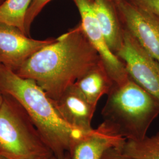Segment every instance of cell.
Listing matches in <instances>:
<instances>
[{
    "mask_svg": "<svg viewBox=\"0 0 159 159\" xmlns=\"http://www.w3.org/2000/svg\"><path fill=\"white\" fill-rule=\"evenodd\" d=\"M102 114L127 141H138L147 136L159 116V101L129 75L114 84Z\"/></svg>",
    "mask_w": 159,
    "mask_h": 159,
    "instance_id": "cell-3",
    "label": "cell"
},
{
    "mask_svg": "<svg viewBox=\"0 0 159 159\" xmlns=\"http://www.w3.org/2000/svg\"><path fill=\"white\" fill-rule=\"evenodd\" d=\"M54 40L32 39L17 27L0 23V64L15 71Z\"/></svg>",
    "mask_w": 159,
    "mask_h": 159,
    "instance_id": "cell-8",
    "label": "cell"
},
{
    "mask_svg": "<svg viewBox=\"0 0 159 159\" xmlns=\"http://www.w3.org/2000/svg\"><path fill=\"white\" fill-rule=\"evenodd\" d=\"M52 102L58 113L69 125L83 133L93 129L91 122L96 107L89 102L74 84Z\"/></svg>",
    "mask_w": 159,
    "mask_h": 159,
    "instance_id": "cell-10",
    "label": "cell"
},
{
    "mask_svg": "<svg viewBox=\"0 0 159 159\" xmlns=\"http://www.w3.org/2000/svg\"><path fill=\"white\" fill-rule=\"evenodd\" d=\"M122 148H112L109 149L101 159H133L123 152Z\"/></svg>",
    "mask_w": 159,
    "mask_h": 159,
    "instance_id": "cell-17",
    "label": "cell"
},
{
    "mask_svg": "<svg viewBox=\"0 0 159 159\" xmlns=\"http://www.w3.org/2000/svg\"><path fill=\"white\" fill-rule=\"evenodd\" d=\"M137 5L159 16V0H130Z\"/></svg>",
    "mask_w": 159,
    "mask_h": 159,
    "instance_id": "cell-16",
    "label": "cell"
},
{
    "mask_svg": "<svg viewBox=\"0 0 159 159\" xmlns=\"http://www.w3.org/2000/svg\"><path fill=\"white\" fill-rule=\"evenodd\" d=\"M97 22L110 50L116 54L123 46L125 29L114 0H91Z\"/></svg>",
    "mask_w": 159,
    "mask_h": 159,
    "instance_id": "cell-11",
    "label": "cell"
},
{
    "mask_svg": "<svg viewBox=\"0 0 159 159\" xmlns=\"http://www.w3.org/2000/svg\"><path fill=\"white\" fill-rule=\"evenodd\" d=\"M33 1L6 0L0 5V23L16 27L27 34L25 29V18Z\"/></svg>",
    "mask_w": 159,
    "mask_h": 159,
    "instance_id": "cell-13",
    "label": "cell"
},
{
    "mask_svg": "<svg viewBox=\"0 0 159 159\" xmlns=\"http://www.w3.org/2000/svg\"><path fill=\"white\" fill-rule=\"evenodd\" d=\"M50 159H71V158H70V156L69 153H67L66 155V156H65L63 159H58L57 157H56L55 156H53V157H52Z\"/></svg>",
    "mask_w": 159,
    "mask_h": 159,
    "instance_id": "cell-19",
    "label": "cell"
},
{
    "mask_svg": "<svg viewBox=\"0 0 159 159\" xmlns=\"http://www.w3.org/2000/svg\"><path fill=\"white\" fill-rule=\"evenodd\" d=\"M4 96L0 90V106H1V104H2V102H4Z\"/></svg>",
    "mask_w": 159,
    "mask_h": 159,
    "instance_id": "cell-18",
    "label": "cell"
},
{
    "mask_svg": "<svg viewBox=\"0 0 159 159\" xmlns=\"http://www.w3.org/2000/svg\"><path fill=\"white\" fill-rule=\"evenodd\" d=\"M102 62L80 24L34 53L15 72L33 80L52 100Z\"/></svg>",
    "mask_w": 159,
    "mask_h": 159,
    "instance_id": "cell-1",
    "label": "cell"
},
{
    "mask_svg": "<svg viewBox=\"0 0 159 159\" xmlns=\"http://www.w3.org/2000/svg\"><path fill=\"white\" fill-rule=\"evenodd\" d=\"M123 152L133 159H159V132L138 141H126Z\"/></svg>",
    "mask_w": 159,
    "mask_h": 159,
    "instance_id": "cell-14",
    "label": "cell"
},
{
    "mask_svg": "<svg viewBox=\"0 0 159 159\" xmlns=\"http://www.w3.org/2000/svg\"><path fill=\"white\" fill-rule=\"evenodd\" d=\"M0 159H9V158H8L7 157H6L5 156H4V155H2V154H0Z\"/></svg>",
    "mask_w": 159,
    "mask_h": 159,
    "instance_id": "cell-20",
    "label": "cell"
},
{
    "mask_svg": "<svg viewBox=\"0 0 159 159\" xmlns=\"http://www.w3.org/2000/svg\"><path fill=\"white\" fill-rule=\"evenodd\" d=\"M114 84L113 80L102 61L78 80L74 85L89 102L97 107L98 100L108 94Z\"/></svg>",
    "mask_w": 159,
    "mask_h": 159,
    "instance_id": "cell-12",
    "label": "cell"
},
{
    "mask_svg": "<svg viewBox=\"0 0 159 159\" xmlns=\"http://www.w3.org/2000/svg\"><path fill=\"white\" fill-rule=\"evenodd\" d=\"M4 96L0 106V154L10 159H50L54 156L23 109Z\"/></svg>",
    "mask_w": 159,
    "mask_h": 159,
    "instance_id": "cell-4",
    "label": "cell"
},
{
    "mask_svg": "<svg viewBox=\"0 0 159 159\" xmlns=\"http://www.w3.org/2000/svg\"><path fill=\"white\" fill-rule=\"evenodd\" d=\"M116 55L131 77L159 101V63L125 29L123 46Z\"/></svg>",
    "mask_w": 159,
    "mask_h": 159,
    "instance_id": "cell-6",
    "label": "cell"
},
{
    "mask_svg": "<svg viewBox=\"0 0 159 159\" xmlns=\"http://www.w3.org/2000/svg\"><path fill=\"white\" fill-rule=\"evenodd\" d=\"M126 140L106 121L96 129L85 133L71 145V159H101L112 148H122Z\"/></svg>",
    "mask_w": 159,
    "mask_h": 159,
    "instance_id": "cell-9",
    "label": "cell"
},
{
    "mask_svg": "<svg viewBox=\"0 0 159 159\" xmlns=\"http://www.w3.org/2000/svg\"><path fill=\"white\" fill-rule=\"evenodd\" d=\"M52 0H33L30 6L25 21L26 34H29L31 25L44 7Z\"/></svg>",
    "mask_w": 159,
    "mask_h": 159,
    "instance_id": "cell-15",
    "label": "cell"
},
{
    "mask_svg": "<svg viewBox=\"0 0 159 159\" xmlns=\"http://www.w3.org/2000/svg\"><path fill=\"white\" fill-rule=\"evenodd\" d=\"M72 1L79 11L81 17L80 24L83 32L98 52L114 84L125 81L129 77V74L124 63L108 47L97 22L91 0Z\"/></svg>",
    "mask_w": 159,
    "mask_h": 159,
    "instance_id": "cell-7",
    "label": "cell"
},
{
    "mask_svg": "<svg viewBox=\"0 0 159 159\" xmlns=\"http://www.w3.org/2000/svg\"><path fill=\"white\" fill-rule=\"evenodd\" d=\"M0 90L21 107L58 159H63L74 141L85 133L60 117L52 100L34 80L23 78L1 64Z\"/></svg>",
    "mask_w": 159,
    "mask_h": 159,
    "instance_id": "cell-2",
    "label": "cell"
},
{
    "mask_svg": "<svg viewBox=\"0 0 159 159\" xmlns=\"http://www.w3.org/2000/svg\"><path fill=\"white\" fill-rule=\"evenodd\" d=\"M123 28L159 63V16L130 0H114Z\"/></svg>",
    "mask_w": 159,
    "mask_h": 159,
    "instance_id": "cell-5",
    "label": "cell"
}]
</instances>
